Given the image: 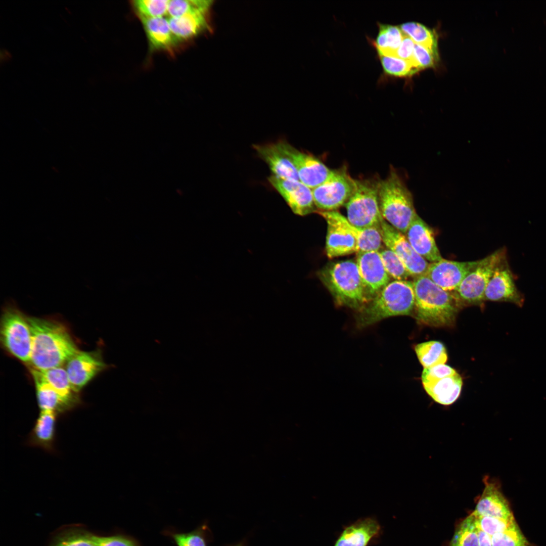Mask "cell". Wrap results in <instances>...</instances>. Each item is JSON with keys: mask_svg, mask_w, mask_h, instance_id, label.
<instances>
[{"mask_svg": "<svg viewBox=\"0 0 546 546\" xmlns=\"http://www.w3.org/2000/svg\"><path fill=\"white\" fill-rule=\"evenodd\" d=\"M40 371V370H39ZM56 392L73 407L78 399L72 389L66 369L59 367L40 371Z\"/></svg>", "mask_w": 546, "mask_h": 546, "instance_id": "cell-29", "label": "cell"}, {"mask_svg": "<svg viewBox=\"0 0 546 546\" xmlns=\"http://www.w3.org/2000/svg\"><path fill=\"white\" fill-rule=\"evenodd\" d=\"M438 55L426 47L415 43L413 62L420 70L434 67L438 61Z\"/></svg>", "mask_w": 546, "mask_h": 546, "instance_id": "cell-40", "label": "cell"}, {"mask_svg": "<svg viewBox=\"0 0 546 546\" xmlns=\"http://www.w3.org/2000/svg\"><path fill=\"white\" fill-rule=\"evenodd\" d=\"M259 156L266 163L273 175L278 177L299 180L295 166L286 153L282 141L254 146Z\"/></svg>", "mask_w": 546, "mask_h": 546, "instance_id": "cell-20", "label": "cell"}, {"mask_svg": "<svg viewBox=\"0 0 546 546\" xmlns=\"http://www.w3.org/2000/svg\"><path fill=\"white\" fill-rule=\"evenodd\" d=\"M379 252L385 268L390 278L395 280H407L412 277L404 263L392 251L387 248Z\"/></svg>", "mask_w": 546, "mask_h": 546, "instance_id": "cell-35", "label": "cell"}, {"mask_svg": "<svg viewBox=\"0 0 546 546\" xmlns=\"http://www.w3.org/2000/svg\"><path fill=\"white\" fill-rule=\"evenodd\" d=\"M1 61H7L11 57V55L8 51L2 49L1 51Z\"/></svg>", "mask_w": 546, "mask_h": 546, "instance_id": "cell-46", "label": "cell"}, {"mask_svg": "<svg viewBox=\"0 0 546 546\" xmlns=\"http://www.w3.org/2000/svg\"><path fill=\"white\" fill-rule=\"evenodd\" d=\"M449 546H479L475 517L473 513L457 526Z\"/></svg>", "mask_w": 546, "mask_h": 546, "instance_id": "cell-32", "label": "cell"}, {"mask_svg": "<svg viewBox=\"0 0 546 546\" xmlns=\"http://www.w3.org/2000/svg\"><path fill=\"white\" fill-rule=\"evenodd\" d=\"M477 531L479 545L492 546L491 536L480 529L477 526Z\"/></svg>", "mask_w": 546, "mask_h": 546, "instance_id": "cell-45", "label": "cell"}, {"mask_svg": "<svg viewBox=\"0 0 546 546\" xmlns=\"http://www.w3.org/2000/svg\"><path fill=\"white\" fill-rule=\"evenodd\" d=\"M106 367L98 351L77 352L67 362L66 371L72 390L80 391Z\"/></svg>", "mask_w": 546, "mask_h": 546, "instance_id": "cell-14", "label": "cell"}, {"mask_svg": "<svg viewBox=\"0 0 546 546\" xmlns=\"http://www.w3.org/2000/svg\"><path fill=\"white\" fill-rule=\"evenodd\" d=\"M141 20L152 49H168L177 42L171 31L168 18L161 17Z\"/></svg>", "mask_w": 546, "mask_h": 546, "instance_id": "cell-27", "label": "cell"}, {"mask_svg": "<svg viewBox=\"0 0 546 546\" xmlns=\"http://www.w3.org/2000/svg\"><path fill=\"white\" fill-rule=\"evenodd\" d=\"M99 546H137L131 539L122 535L98 536Z\"/></svg>", "mask_w": 546, "mask_h": 546, "instance_id": "cell-43", "label": "cell"}, {"mask_svg": "<svg viewBox=\"0 0 546 546\" xmlns=\"http://www.w3.org/2000/svg\"><path fill=\"white\" fill-rule=\"evenodd\" d=\"M355 188V179L343 167L332 170L321 185L312 189L316 208L321 211H334L345 205Z\"/></svg>", "mask_w": 546, "mask_h": 546, "instance_id": "cell-9", "label": "cell"}, {"mask_svg": "<svg viewBox=\"0 0 546 546\" xmlns=\"http://www.w3.org/2000/svg\"><path fill=\"white\" fill-rule=\"evenodd\" d=\"M378 26V34L373 44L379 55L396 56L404 34L396 26L383 24H379Z\"/></svg>", "mask_w": 546, "mask_h": 546, "instance_id": "cell-28", "label": "cell"}, {"mask_svg": "<svg viewBox=\"0 0 546 546\" xmlns=\"http://www.w3.org/2000/svg\"><path fill=\"white\" fill-rule=\"evenodd\" d=\"M378 194L383 218L405 235L418 215L412 193L395 170L392 169L387 177L379 181Z\"/></svg>", "mask_w": 546, "mask_h": 546, "instance_id": "cell-4", "label": "cell"}, {"mask_svg": "<svg viewBox=\"0 0 546 546\" xmlns=\"http://www.w3.org/2000/svg\"><path fill=\"white\" fill-rule=\"evenodd\" d=\"M284 149L297 170L299 180L313 189L323 183L331 175L330 169L318 159L301 152L285 142Z\"/></svg>", "mask_w": 546, "mask_h": 546, "instance_id": "cell-16", "label": "cell"}, {"mask_svg": "<svg viewBox=\"0 0 546 546\" xmlns=\"http://www.w3.org/2000/svg\"><path fill=\"white\" fill-rule=\"evenodd\" d=\"M268 181L295 214L304 216L315 211L312 189L300 180L283 179L272 175Z\"/></svg>", "mask_w": 546, "mask_h": 546, "instance_id": "cell-15", "label": "cell"}, {"mask_svg": "<svg viewBox=\"0 0 546 546\" xmlns=\"http://www.w3.org/2000/svg\"><path fill=\"white\" fill-rule=\"evenodd\" d=\"M472 513L475 516L477 526L491 536L517 525L514 518L505 519Z\"/></svg>", "mask_w": 546, "mask_h": 546, "instance_id": "cell-38", "label": "cell"}, {"mask_svg": "<svg viewBox=\"0 0 546 546\" xmlns=\"http://www.w3.org/2000/svg\"><path fill=\"white\" fill-rule=\"evenodd\" d=\"M53 546H99L98 536L84 530H71L58 538Z\"/></svg>", "mask_w": 546, "mask_h": 546, "instance_id": "cell-36", "label": "cell"}, {"mask_svg": "<svg viewBox=\"0 0 546 546\" xmlns=\"http://www.w3.org/2000/svg\"><path fill=\"white\" fill-rule=\"evenodd\" d=\"M234 546H242V545H241V544H238V545H234Z\"/></svg>", "mask_w": 546, "mask_h": 546, "instance_id": "cell-47", "label": "cell"}, {"mask_svg": "<svg viewBox=\"0 0 546 546\" xmlns=\"http://www.w3.org/2000/svg\"><path fill=\"white\" fill-rule=\"evenodd\" d=\"M320 277L339 305L360 310L367 303L356 261L331 263L321 271Z\"/></svg>", "mask_w": 546, "mask_h": 546, "instance_id": "cell-5", "label": "cell"}, {"mask_svg": "<svg viewBox=\"0 0 546 546\" xmlns=\"http://www.w3.org/2000/svg\"><path fill=\"white\" fill-rule=\"evenodd\" d=\"M380 531V525L375 518L359 519L344 528L334 546H367L379 535Z\"/></svg>", "mask_w": 546, "mask_h": 546, "instance_id": "cell-21", "label": "cell"}, {"mask_svg": "<svg viewBox=\"0 0 546 546\" xmlns=\"http://www.w3.org/2000/svg\"><path fill=\"white\" fill-rule=\"evenodd\" d=\"M327 223L326 252L329 258L357 252V241L350 233L334 223L330 222Z\"/></svg>", "mask_w": 546, "mask_h": 546, "instance_id": "cell-25", "label": "cell"}, {"mask_svg": "<svg viewBox=\"0 0 546 546\" xmlns=\"http://www.w3.org/2000/svg\"><path fill=\"white\" fill-rule=\"evenodd\" d=\"M31 336L30 362L34 368L59 367L79 351L67 329L48 319L27 317Z\"/></svg>", "mask_w": 546, "mask_h": 546, "instance_id": "cell-1", "label": "cell"}, {"mask_svg": "<svg viewBox=\"0 0 546 546\" xmlns=\"http://www.w3.org/2000/svg\"><path fill=\"white\" fill-rule=\"evenodd\" d=\"M57 415L53 411H40L29 434V445L54 452Z\"/></svg>", "mask_w": 546, "mask_h": 546, "instance_id": "cell-22", "label": "cell"}, {"mask_svg": "<svg viewBox=\"0 0 546 546\" xmlns=\"http://www.w3.org/2000/svg\"><path fill=\"white\" fill-rule=\"evenodd\" d=\"M172 537L177 546H207L202 529L188 533H174Z\"/></svg>", "mask_w": 546, "mask_h": 546, "instance_id": "cell-42", "label": "cell"}, {"mask_svg": "<svg viewBox=\"0 0 546 546\" xmlns=\"http://www.w3.org/2000/svg\"><path fill=\"white\" fill-rule=\"evenodd\" d=\"M515 280L506 254L494 271L486 288L484 300L509 302L522 307L525 297L518 289Z\"/></svg>", "mask_w": 546, "mask_h": 546, "instance_id": "cell-11", "label": "cell"}, {"mask_svg": "<svg viewBox=\"0 0 546 546\" xmlns=\"http://www.w3.org/2000/svg\"><path fill=\"white\" fill-rule=\"evenodd\" d=\"M356 263L368 302L390 283L379 251L357 253Z\"/></svg>", "mask_w": 546, "mask_h": 546, "instance_id": "cell-12", "label": "cell"}, {"mask_svg": "<svg viewBox=\"0 0 546 546\" xmlns=\"http://www.w3.org/2000/svg\"><path fill=\"white\" fill-rule=\"evenodd\" d=\"M479 261H457L443 258L430 263L424 275L441 289L453 293Z\"/></svg>", "mask_w": 546, "mask_h": 546, "instance_id": "cell-13", "label": "cell"}, {"mask_svg": "<svg viewBox=\"0 0 546 546\" xmlns=\"http://www.w3.org/2000/svg\"><path fill=\"white\" fill-rule=\"evenodd\" d=\"M206 11H196L168 18L171 31L177 42L190 39L207 28Z\"/></svg>", "mask_w": 546, "mask_h": 546, "instance_id": "cell-24", "label": "cell"}, {"mask_svg": "<svg viewBox=\"0 0 546 546\" xmlns=\"http://www.w3.org/2000/svg\"><path fill=\"white\" fill-rule=\"evenodd\" d=\"M405 235L414 250L427 261L431 263L443 259L432 230L419 215L411 223Z\"/></svg>", "mask_w": 546, "mask_h": 546, "instance_id": "cell-19", "label": "cell"}, {"mask_svg": "<svg viewBox=\"0 0 546 546\" xmlns=\"http://www.w3.org/2000/svg\"><path fill=\"white\" fill-rule=\"evenodd\" d=\"M379 183L355 179L354 191L345 205L346 218L352 225L360 228L380 226L383 218L379 206Z\"/></svg>", "mask_w": 546, "mask_h": 546, "instance_id": "cell-6", "label": "cell"}, {"mask_svg": "<svg viewBox=\"0 0 546 546\" xmlns=\"http://www.w3.org/2000/svg\"><path fill=\"white\" fill-rule=\"evenodd\" d=\"M506 254L507 250L503 247L480 259L475 268L453 292L459 301L469 304L478 303L483 301L486 288L494 271Z\"/></svg>", "mask_w": 546, "mask_h": 546, "instance_id": "cell-8", "label": "cell"}, {"mask_svg": "<svg viewBox=\"0 0 546 546\" xmlns=\"http://www.w3.org/2000/svg\"><path fill=\"white\" fill-rule=\"evenodd\" d=\"M382 242L402 261L414 278L424 275L428 262L413 248L404 234L383 219L380 224Z\"/></svg>", "mask_w": 546, "mask_h": 546, "instance_id": "cell-10", "label": "cell"}, {"mask_svg": "<svg viewBox=\"0 0 546 546\" xmlns=\"http://www.w3.org/2000/svg\"><path fill=\"white\" fill-rule=\"evenodd\" d=\"M461 376L456 374L423 385L427 394L436 402L444 405H450L459 398L462 390Z\"/></svg>", "mask_w": 546, "mask_h": 546, "instance_id": "cell-26", "label": "cell"}, {"mask_svg": "<svg viewBox=\"0 0 546 546\" xmlns=\"http://www.w3.org/2000/svg\"><path fill=\"white\" fill-rule=\"evenodd\" d=\"M168 0H135L132 5L140 19L167 15Z\"/></svg>", "mask_w": 546, "mask_h": 546, "instance_id": "cell-34", "label": "cell"}, {"mask_svg": "<svg viewBox=\"0 0 546 546\" xmlns=\"http://www.w3.org/2000/svg\"><path fill=\"white\" fill-rule=\"evenodd\" d=\"M415 304L413 281L394 280L360 310L356 318L357 326L365 328L388 317L411 315Z\"/></svg>", "mask_w": 546, "mask_h": 546, "instance_id": "cell-3", "label": "cell"}, {"mask_svg": "<svg viewBox=\"0 0 546 546\" xmlns=\"http://www.w3.org/2000/svg\"><path fill=\"white\" fill-rule=\"evenodd\" d=\"M384 72L395 77L412 75L420 71L413 62L396 56L379 55Z\"/></svg>", "mask_w": 546, "mask_h": 546, "instance_id": "cell-33", "label": "cell"}, {"mask_svg": "<svg viewBox=\"0 0 546 546\" xmlns=\"http://www.w3.org/2000/svg\"><path fill=\"white\" fill-rule=\"evenodd\" d=\"M484 488L474 511L476 515L505 519L514 518L509 501L504 495L496 480L485 477Z\"/></svg>", "mask_w": 546, "mask_h": 546, "instance_id": "cell-17", "label": "cell"}, {"mask_svg": "<svg viewBox=\"0 0 546 546\" xmlns=\"http://www.w3.org/2000/svg\"><path fill=\"white\" fill-rule=\"evenodd\" d=\"M31 373L34 381L37 403L40 411H53L58 414L73 407L56 392L40 371L32 369Z\"/></svg>", "mask_w": 546, "mask_h": 546, "instance_id": "cell-23", "label": "cell"}, {"mask_svg": "<svg viewBox=\"0 0 546 546\" xmlns=\"http://www.w3.org/2000/svg\"><path fill=\"white\" fill-rule=\"evenodd\" d=\"M1 339L12 355L23 362H30L31 336L27 317L11 304L5 307L2 316Z\"/></svg>", "mask_w": 546, "mask_h": 546, "instance_id": "cell-7", "label": "cell"}, {"mask_svg": "<svg viewBox=\"0 0 546 546\" xmlns=\"http://www.w3.org/2000/svg\"><path fill=\"white\" fill-rule=\"evenodd\" d=\"M326 221L334 223L350 233L356 240L358 251H379L382 239L380 226L360 228L351 224L347 218L336 210L317 212Z\"/></svg>", "mask_w": 546, "mask_h": 546, "instance_id": "cell-18", "label": "cell"}, {"mask_svg": "<svg viewBox=\"0 0 546 546\" xmlns=\"http://www.w3.org/2000/svg\"><path fill=\"white\" fill-rule=\"evenodd\" d=\"M415 351L424 368L444 364L447 359L446 348L438 341H429L417 344Z\"/></svg>", "mask_w": 546, "mask_h": 546, "instance_id": "cell-30", "label": "cell"}, {"mask_svg": "<svg viewBox=\"0 0 546 546\" xmlns=\"http://www.w3.org/2000/svg\"><path fill=\"white\" fill-rule=\"evenodd\" d=\"M400 28L415 43L423 46L438 54L437 36L432 30L414 22L403 23L400 26Z\"/></svg>", "mask_w": 546, "mask_h": 546, "instance_id": "cell-31", "label": "cell"}, {"mask_svg": "<svg viewBox=\"0 0 546 546\" xmlns=\"http://www.w3.org/2000/svg\"><path fill=\"white\" fill-rule=\"evenodd\" d=\"M413 283L417 321L432 327L452 325L459 308V300L453 293L441 289L425 275L415 278Z\"/></svg>", "mask_w": 546, "mask_h": 546, "instance_id": "cell-2", "label": "cell"}, {"mask_svg": "<svg viewBox=\"0 0 546 546\" xmlns=\"http://www.w3.org/2000/svg\"><path fill=\"white\" fill-rule=\"evenodd\" d=\"M457 373L454 369L445 363L424 368L421 375L422 384L425 385L432 383L446 377L453 375Z\"/></svg>", "mask_w": 546, "mask_h": 546, "instance_id": "cell-41", "label": "cell"}, {"mask_svg": "<svg viewBox=\"0 0 546 546\" xmlns=\"http://www.w3.org/2000/svg\"><path fill=\"white\" fill-rule=\"evenodd\" d=\"M492 546H530L518 525L491 536Z\"/></svg>", "mask_w": 546, "mask_h": 546, "instance_id": "cell-39", "label": "cell"}, {"mask_svg": "<svg viewBox=\"0 0 546 546\" xmlns=\"http://www.w3.org/2000/svg\"><path fill=\"white\" fill-rule=\"evenodd\" d=\"M415 45V43L414 41L404 34L402 42L396 51V57L410 61L414 63L413 55Z\"/></svg>", "mask_w": 546, "mask_h": 546, "instance_id": "cell-44", "label": "cell"}, {"mask_svg": "<svg viewBox=\"0 0 546 546\" xmlns=\"http://www.w3.org/2000/svg\"><path fill=\"white\" fill-rule=\"evenodd\" d=\"M211 5V1L170 0L167 16L169 18L176 17L196 11H207Z\"/></svg>", "mask_w": 546, "mask_h": 546, "instance_id": "cell-37", "label": "cell"}]
</instances>
